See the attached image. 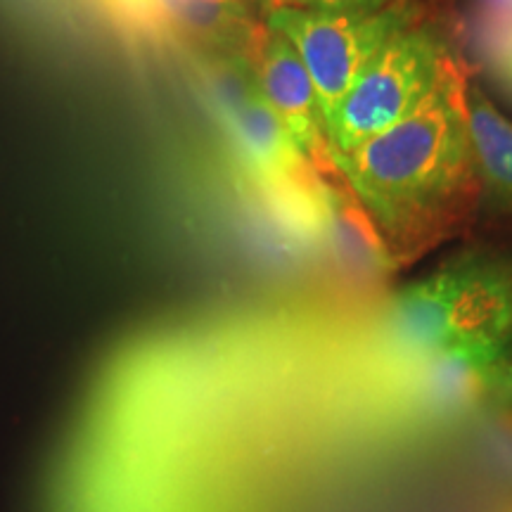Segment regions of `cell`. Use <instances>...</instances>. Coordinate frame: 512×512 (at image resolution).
<instances>
[{"label": "cell", "instance_id": "ba28073f", "mask_svg": "<svg viewBox=\"0 0 512 512\" xmlns=\"http://www.w3.org/2000/svg\"><path fill=\"white\" fill-rule=\"evenodd\" d=\"M467 126L482 190L512 209V121L475 83H467Z\"/></svg>", "mask_w": 512, "mask_h": 512}, {"label": "cell", "instance_id": "8992f818", "mask_svg": "<svg viewBox=\"0 0 512 512\" xmlns=\"http://www.w3.org/2000/svg\"><path fill=\"white\" fill-rule=\"evenodd\" d=\"M249 72L254 76L261 98L271 107L275 117L292 138L311 169L320 178L339 176L332 164L328 140H325V124L316 88L297 50L278 31L266 27V36L249 62Z\"/></svg>", "mask_w": 512, "mask_h": 512}, {"label": "cell", "instance_id": "277c9868", "mask_svg": "<svg viewBox=\"0 0 512 512\" xmlns=\"http://www.w3.org/2000/svg\"><path fill=\"white\" fill-rule=\"evenodd\" d=\"M266 27L283 34L309 72L323 124L347 98L363 69L396 34L415 24L411 0L375 12H328L278 8L264 17Z\"/></svg>", "mask_w": 512, "mask_h": 512}, {"label": "cell", "instance_id": "9c48e42d", "mask_svg": "<svg viewBox=\"0 0 512 512\" xmlns=\"http://www.w3.org/2000/svg\"><path fill=\"white\" fill-rule=\"evenodd\" d=\"M401 3V0H287L294 8L328 10V12H375L389 5ZM285 5V8H287Z\"/></svg>", "mask_w": 512, "mask_h": 512}, {"label": "cell", "instance_id": "7a4b0ae2", "mask_svg": "<svg viewBox=\"0 0 512 512\" xmlns=\"http://www.w3.org/2000/svg\"><path fill=\"white\" fill-rule=\"evenodd\" d=\"M396 339L427 356L456 344L512 349V259L465 254L401 287L389 309Z\"/></svg>", "mask_w": 512, "mask_h": 512}, {"label": "cell", "instance_id": "6da1fadb", "mask_svg": "<svg viewBox=\"0 0 512 512\" xmlns=\"http://www.w3.org/2000/svg\"><path fill=\"white\" fill-rule=\"evenodd\" d=\"M467 83L456 57L408 117L332 159L394 264L441 245L475 211L482 183L467 126Z\"/></svg>", "mask_w": 512, "mask_h": 512}, {"label": "cell", "instance_id": "5b68a950", "mask_svg": "<svg viewBox=\"0 0 512 512\" xmlns=\"http://www.w3.org/2000/svg\"><path fill=\"white\" fill-rule=\"evenodd\" d=\"M221 62L226 72L216 83V105L230 143L249 174L273 185L299 183L306 174H316L261 98L249 64Z\"/></svg>", "mask_w": 512, "mask_h": 512}, {"label": "cell", "instance_id": "3957f363", "mask_svg": "<svg viewBox=\"0 0 512 512\" xmlns=\"http://www.w3.org/2000/svg\"><path fill=\"white\" fill-rule=\"evenodd\" d=\"M456 57L432 27L413 24L396 34L325 121L330 157L349 155L408 117L437 88Z\"/></svg>", "mask_w": 512, "mask_h": 512}, {"label": "cell", "instance_id": "30bf717a", "mask_svg": "<svg viewBox=\"0 0 512 512\" xmlns=\"http://www.w3.org/2000/svg\"><path fill=\"white\" fill-rule=\"evenodd\" d=\"M486 394H491L498 403H501V406L510 408L512 411V356L508 361H503L501 366L496 368V373L491 375Z\"/></svg>", "mask_w": 512, "mask_h": 512}, {"label": "cell", "instance_id": "52a82bcc", "mask_svg": "<svg viewBox=\"0 0 512 512\" xmlns=\"http://www.w3.org/2000/svg\"><path fill=\"white\" fill-rule=\"evenodd\" d=\"M256 0H152L157 17L178 38L219 60L249 64L266 36ZM261 10V8H259Z\"/></svg>", "mask_w": 512, "mask_h": 512}, {"label": "cell", "instance_id": "8fae6325", "mask_svg": "<svg viewBox=\"0 0 512 512\" xmlns=\"http://www.w3.org/2000/svg\"><path fill=\"white\" fill-rule=\"evenodd\" d=\"M501 69L505 76L512 81V38L508 41V46L501 48Z\"/></svg>", "mask_w": 512, "mask_h": 512}, {"label": "cell", "instance_id": "7c38bea8", "mask_svg": "<svg viewBox=\"0 0 512 512\" xmlns=\"http://www.w3.org/2000/svg\"><path fill=\"white\" fill-rule=\"evenodd\" d=\"M256 3H259V8H261V12H264V17H266L268 12H273V10H278V8H285L287 0H256Z\"/></svg>", "mask_w": 512, "mask_h": 512}]
</instances>
